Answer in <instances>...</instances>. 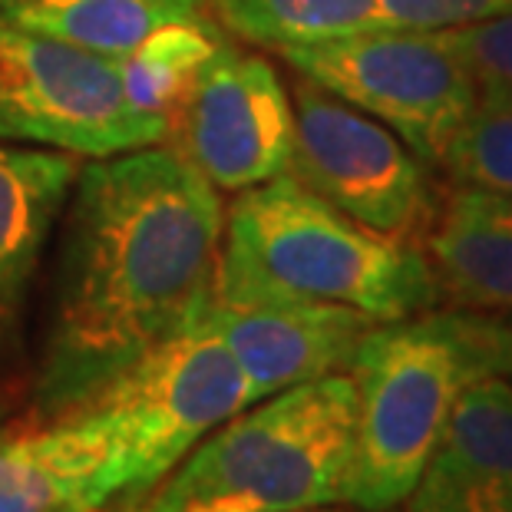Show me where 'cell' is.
I'll return each instance as SVG.
<instances>
[{"mask_svg":"<svg viewBox=\"0 0 512 512\" xmlns=\"http://www.w3.org/2000/svg\"><path fill=\"white\" fill-rule=\"evenodd\" d=\"M245 370L199 314L73 410L96 413L123 456V503H139L212 430L252 407Z\"/></svg>","mask_w":512,"mask_h":512,"instance_id":"cell-5","label":"cell"},{"mask_svg":"<svg viewBox=\"0 0 512 512\" xmlns=\"http://www.w3.org/2000/svg\"><path fill=\"white\" fill-rule=\"evenodd\" d=\"M347 374L357 390L347 503L387 512L420 479L466 387L512 374V334L476 311L380 321Z\"/></svg>","mask_w":512,"mask_h":512,"instance_id":"cell-3","label":"cell"},{"mask_svg":"<svg viewBox=\"0 0 512 512\" xmlns=\"http://www.w3.org/2000/svg\"><path fill=\"white\" fill-rule=\"evenodd\" d=\"M222 232L219 189L179 149H129L80 169L37 387L43 417L73 410L209 308Z\"/></svg>","mask_w":512,"mask_h":512,"instance_id":"cell-1","label":"cell"},{"mask_svg":"<svg viewBox=\"0 0 512 512\" xmlns=\"http://www.w3.org/2000/svg\"><path fill=\"white\" fill-rule=\"evenodd\" d=\"M291 106L288 176L380 235L410 245L423 238L437 212L427 162L394 129L304 76L291 86Z\"/></svg>","mask_w":512,"mask_h":512,"instance_id":"cell-8","label":"cell"},{"mask_svg":"<svg viewBox=\"0 0 512 512\" xmlns=\"http://www.w3.org/2000/svg\"><path fill=\"white\" fill-rule=\"evenodd\" d=\"M123 486L113 430L90 410L0 427V512H103Z\"/></svg>","mask_w":512,"mask_h":512,"instance_id":"cell-11","label":"cell"},{"mask_svg":"<svg viewBox=\"0 0 512 512\" xmlns=\"http://www.w3.org/2000/svg\"><path fill=\"white\" fill-rule=\"evenodd\" d=\"M423 258L440 298L476 314L512 311V199L460 185L423 232Z\"/></svg>","mask_w":512,"mask_h":512,"instance_id":"cell-13","label":"cell"},{"mask_svg":"<svg viewBox=\"0 0 512 512\" xmlns=\"http://www.w3.org/2000/svg\"><path fill=\"white\" fill-rule=\"evenodd\" d=\"M294 106L275 67L222 40L185 90L172 133L215 189L245 192L281 176L291 156Z\"/></svg>","mask_w":512,"mask_h":512,"instance_id":"cell-9","label":"cell"},{"mask_svg":"<svg viewBox=\"0 0 512 512\" xmlns=\"http://www.w3.org/2000/svg\"><path fill=\"white\" fill-rule=\"evenodd\" d=\"M222 40V30L212 27L205 17L159 27L126 57H116L126 103L136 113L172 126V116H176L189 83Z\"/></svg>","mask_w":512,"mask_h":512,"instance_id":"cell-16","label":"cell"},{"mask_svg":"<svg viewBox=\"0 0 512 512\" xmlns=\"http://www.w3.org/2000/svg\"><path fill=\"white\" fill-rule=\"evenodd\" d=\"M403 506L407 512H512L509 374L466 387Z\"/></svg>","mask_w":512,"mask_h":512,"instance_id":"cell-12","label":"cell"},{"mask_svg":"<svg viewBox=\"0 0 512 512\" xmlns=\"http://www.w3.org/2000/svg\"><path fill=\"white\" fill-rule=\"evenodd\" d=\"M298 512H337V509H328V506H318V509H298Z\"/></svg>","mask_w":512,"mask_h":512,"instance_id":"cell-22","label":"cell"},{"mask_svg":"<svg viewBox=\"0 0 512 512\" xmlns=\"http://www.w3.org/2000/svg\"><path fill=\"white\" fill-rule=\"evenodd\" d=\"M4 417H7V397L0 394V420H4Z\"/></svg>","mask_w":512,"mask_h":512,"instance_id":"cell-21","label":"cell"},{"mask_svg":"<svg viewBox=\"0 0 512 512\" xmlns=\"http://www.w3.org/2000/svg\"><path fill=\"white\" fill-rule=\"evenodd\" d=\"M80 166L70 152L0 143V334L17 318Z\"/></svg>","mask_w":512,"mask_h":512,"instance_id":"cell-14","label":"cell"},{"mask_svg":"<svg viewBox=\"0 0 512 512\" xmlns=\"http://www.w3.org/2000/svg\"><path fill=\"white\" fill-rule=\"evenodd\" d=\"M281 57L304 80L394 129L427 166H443L479 103L473 76L433 30L370 27Z\"/></svg>","mask_w":512,"mask_h":512,"instance_id":"cell-6","label":"cell"},{"mask_svg":"<svg viewBox=\"0 0 512 512\" xmlns=\"http://www.w3.org/2000/svg\"><path fill=\"white\" fill-rule=\"evenodd\" d=\"M235 37L268 50H298L384 27L377 0H205Z\"/></svg>","mask_w":512,"mask_h":512,"instance_id":"cell-17","label":"cell"},{"mask_svg":"<svg viewBox=\"0 0 512 512\" xmlns=\"http://www.w3.org/2000/svg\"><path fill=\"white\" fill-rule=\"evenodd\" d=\"M202 7L205 0H0V24L116 60L159 27L199 20Z\"/></svg>","mask_w":512,"mask_h":512,"instance_id":"cell-15","label":"cell"},{"mask_svg":"<svg viewBox=\"0 0 512 512\" xmlns=\"http://www.w3.org/2000/svg\"><path fill=\"white\" fill-rule=\"evenodd\" d=\"M215 301H324L400 321L440 301L417 245L354 222L288 172L252 185L225 215Z\"/></svg>","mask_w":512,"mask_h":512,"instance_id":"cell-2","label":"cell"},{"mask_svg":"<svg viewBox=\"0 0 512 512\" xmlns=\"http://www.w3.org/2000/svg\"><path fill=\"white\" fill-rule=\"evenodd\" d=\"M169 136L126 103L113 57L0 24V143L106 159Z\"/></svg>","mask_w":512,"mask_h":512,"instance_id":"cell-7","label":"cell"},{"mask_svg":"<svg viewBox=\"0 0 512 512\" xmlns=\"http://www.w3.org/2000/svg\"><path fill=\"white\" fill-rule=\"evenodd\" d=\"M354 423L351 374L288 387L212 430L126 512H298L347 503Z\"/></svg>","mask_w":512,"mask_h":512,"instance_id":"cell-4","label":"cell"},{"mask_svg":"<svg viewBox=\"0 0 512 512\" xmlns=\"http://www.w3.org/2000/svg\"><path fill=\"white\" fill-rule=\"evenodd\" d=\"M377 7L380 24L407 30H446L512 17V0H377Z\"/></svg>","mask_w":512,"mask_h":512,"instance_id":"cell-20","label":"cell"},{"mask_svg":"<svg viewBox=\"0 0 512 512\" xmlns=\"http://www.w3.org/2000/svg\"><path fill=\"white\" fill-rule=\"evenodd\" d=\"M473 76L479 100L512 106V17L433 30Z\"/></svg>","mask_w":512,"mask_h":512,"instance_id":"cell-19","label":"cell"},{"mask_svg":"<svg viewBox=\"0 0 512 512\" xmlns=\"http://www.w3.org/2000/svg\"><path fill=\"white\" fill-rule=\"evenodd\" d=\"M205 324L245 370L255 400L347 374L377 318L324 301H209Z\"/></svg>","mask_w":512,"mask_h":512,"instance_id":"cell-10","label":"cell"},{"mask_svg":"<svg viewBox=\"0 0 512 512\" xmlns=\"http://www.w3.org/2000/svg\"><path fill=\"white\" fill-rule=\"evenodd\" d=\"M443 169L460 185H479L512 199V106L479 100L446 152Z\"/></svg>","mask_w":512,"mask_h":512,"instance_id":"cell-18","label":"cell"}]
</instances>
